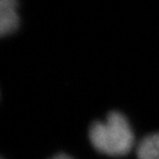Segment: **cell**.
<instances>
[{"label":"cell","instance_id":"7a4b0ae2","mask_svg":"<svg viewBox=\"0 0 159 159\" xmlns=\"http://www.w3.org/2000/svg\"><path fill=\"white\" fill-rule=\"evenodd\" d=\"M19 27L18 0H0V33L2 37L13 33Z\"/></svg>","mask_w":159,"mask_h":159},{"label":"cell","instance_id":"3957f363","mask_svg":"<svg viewBox=\"0 0 159 159\" xmlns=\"http://www.w3.org/2000/svg\"><path fill=\"white\" fill-rule=\"evenodd\" d=\"M135 149L137 159H159V132L145 136Z\"/></svg>","mask_w":159,"mask_h":159},{"label":"cell","instance_id":"277c9868","mask_svg":"<svg viewBox=\"0 0 159 159\" xmlns=\"http://www.w3.org/2000/svg\"><path fill=\"white\" fill-rule=\"evenodd\" d=\"M50 159H74V158H72V157L69 156V155H66V154H57Z\"/></svg>","mask_w":159,"mask_h":159},{"label":"cell","instance_id":"6da1fadb","mask_svg":"<svg viewBox=\"0 0 159 159\" xmlns=\"http://www.w3.org/2000/svg\"><path fill=\"white\" fill-rule=\"evenodd\" d=\"M89 139L96 152L108 157H123L135 147V134L128 118L118 111H113L104 119L92 123Z\"/></svg>","mask_w":159,"mask_h":159}]
</instances>
